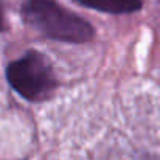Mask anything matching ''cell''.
I'll return each instance as SVG.
<instances>
[{
    "mask_svg": "<svg viewBox=\"0 0 160 160\" xmlns=\"http://www.w3.org/2000/svg\"><path fill=\"white\" fill-rule=\"evenodd\" d=\"M3 28H5V17H3V6L0 3V33L3 31Z\"/></svg>",
    "mask_w": 160,
    "mask_h": 160,
    "instance_id": "277c9868",
    "label": "cell"
},
{
    "mask_svg": "<svg viewBox=\"0 0 160 160\" xmlns=\"http://www.w3.org/2000/svg\"><path fill=\"white\" fill-rule=\"evenodd\" d=\"M9 86L28 101H44L56 89L53 67L45 54L28 52L6 68Z\"/></svg>",
    "mask_w": 160,
    "mask_h": 160,
    "instance_id": "7a4b0ae2",
    "label": "cell"
},
{
    "mask_svg": "<svg viewBox=\"0 0 160 160\" xmlns=\"http://www.w3.org/2000/svg\"><path fill=\"white\" fill-rule=\"evenodd\" d=\"M86 8L109 14H129L142 8V0H76Z\"/></svg>",
    "mask_w": 160,
    "mask_h": 160,
    "instance_id": "3957f363",
    "label": "cell"
},
{
    "mask_svg": "<svg viewBox=\"0 0 160 160\" xmlns=\"http://www.w3.org/2000/svg\"><path fill=\"white\" fill-rule=\"evenodd\" d=\"M22 17L27 25L53 41L82 44L93 38L92 25L56 0H27Z\"/></svg>",
    "mask_w": 160,
    "mask_h": 160,
    "instance_id": "6da1fadb",
    "label": "cell"
}]
</instances>
